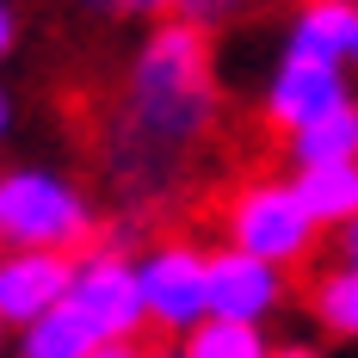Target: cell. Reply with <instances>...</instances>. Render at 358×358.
<instances>
[{
    "label": "cell",
    "mask_w": 358,
    "mask_h": 358,
    "mask_svg": "<svg viewBox=\"0 0 358 358\" xmlns=\"http://www.w3.org/2000/svg\"><path fill=\"white\" fill-rule=\"evenodd\" d=\"M216 117H222V87H216L210 37L179 19H161L124 74V106L106 143V167L130 192H155L216 130Z\"/></svg>",
    "instance_id": "obj_1"
},
{
    "label": "cell",
    "mask_w": 358,
    "mask_h": 358,
    "mask_svg": "<svg viewBox=\"0 0 358 358\" xmlns=\"http://www.w3.org/2000/svg\"><path fill=\"white\" fill-rule=\"evenodd\" d=\"M87 241H99V204L74 173L37 161L0 173V248L80 253Z\"/></svg>",
    "instance_id": "obj_2"
},
{
    "label": "cell",
    "mask_w": 358,
    "mask_h": 358,
    "mask_svg": "<svg viewBox=\"0 0 358 358\" xmlns=\"http://www.w3.org/2000/svg\"><path fill=\"white\" fill-rule=\"evenodd\" d=\"M222 248L253 253V259L290 272V266H303L309 253L322 248V229H315L309 210L296 204L290 179L253 173V179H241V185L222 198Z\"/></svg>",
    "instance_id": "obj_3"
},
{
    "label": "cell",
    "mask_w": 358,
    "mask_h": 358,
    "mask_svg": "<svg viewBox=\"0 0 358 358\" xmlns=\"http://www.w3.org/2000/svg\"><path fill=\"white\" fill-rule=\"evenodd\" d=\"M69 303L99 327L106 340H143L148 334V309H143V285H136V253L117 241H87L69 266Z\"/></svg>",
    "instance_id": "obj_4"
},
{
    "label": "cell",
    "mask_w": 358,
    "mask_h": 358,
    "mask_svg": "<svg viewBox=\"0 0 358 358\" xmlns=\"http://www.w3.org/2000/svg\"><path fill=\"white\" fill-rule=\"evenodd\" d=\"M136 285H143V309L155 334H192V327L210 315L204 303V248L185 241V235H167L148 253H136Z\"/></svg>",
    "instance_id": "obj_5"
},
{
    "label": "cell",
    "mask_w": 358,
    "mask_h": 358,
    "mask_svg": "<svg viewBox=\"0 0 358 358\" xmlns=\"http://www.w3.org/2000/svg\"><path fill=\"white\" fill-rule=\"evenodd\" d=\"M204 303H210L216 322L266 327L290 303V278H285V266H266V259H253V253L210 248L204 253Z\"/></svg>",
    "instance_id": "obj_6"
},
{
    "label": "cell",
    "mask_w": 358,
    "mask_h": 358,
    "mask_svg": "<svg viewBox=\"0 0 358 358\" xmlns=\"http://www.w3.org/2000/svg\"><path fill=\"white\" fill-rule=\"evenodd\" d=\"M340 99H352L346 62H315V56H290L285 50L278 69L266 74V87H259V117H266L278 136H296L303 124L327 117Z\"/></svg>",
    "instance_id": "obj_7"
},
{
    "label": "cell",
    "mask_w": 358,
    "mask_h": 358,
    "mask_svg": "<svg viewBox=\"0 0 358 358\" xmlns=\"http://www.w3.org/2000/svg\"><path fill=\"white\" fill-rule=\"evenodd\" d=\"M69 266L74 253H43V248H0V327H31L43 309L69 296Z\"/></svg>",
    "instance_id": "obj_8"
},
{
    "label": "cell",
    "mask_w": 358,
    "mask_h": 358,
    "mask_svg": "<svg viewBox=\"0 0 358 358\" xmlns=\"http://www.w3.org/2000/svg\"><path fill=\"white\" fill-rule=\"evenodd\" d=\"M290 192L309 210V222L334 235L358 216V161H322V167H290Z\"/></svg>",
    "instance_id": "obj_9"
},
{
    "label": "cell",
    "mask_w": 358,
    "mask_h": 358,
    "mask_svg": "<svg viewBox=\"0 0 358 358\" xmlns=\"http://www.w3.org/2000/svg\"><path fill=\"white\" fill-rule=\"evenodd\" d=\"M346 43H352V0H303L290 13V31H285L290 56L346 62Z\"/></svg>",
    "instance_id": "obj_10"
},
{
    "label": "cell",
    "mask_w": 358,
    "mask_h": 358,
    "mask_svg": "<svg viewBox=\"0 0 358 358\" xmlns=\"http://www.w3.org/2000/svg\"><path fill=\"white\" fill-rule=\"evenodd\" d=\"M99 346H106V334L87 322L69 296L56 309H43L31 327H19V358H93Z\"/></svg>",
    "instance_id": "obj_11"
},
{
    "label": "cell",
    "mask_w": 358,
    "mask_h": 358,
    "mask_svg": "<svg viewBox=\"0 0 358 358\" xmlns=\"http://www.w3.org/2000/svg\"><path fill=\"white\" fill-rule=\"evenodd\" d=\"M290 167H322V161H358V99H340V106L303 124L296 136H285Z\"/></svg>",
    "instance_id": "obj_12"
},
{
    "label": "cell",
    "mask_w": 358,
    "mask_h": 358,
    "mask_svg": "<svg viewBox=\"0 0 358 358\" xmlns=\"http://www.w3.org/2000/svg\"><path fill=\"white\" fill-rule=\"evenodd\" d=\"M179 358H272V334L266 327H248V322H204L192 327V334H179L173 340Z\"/></svg>",
    "instance_id": "obj_13"
},
{
    "label": "cell",
    "mask_w": 358,
    "mask_h": 358,
    "mask_svg": "<svg viewBox=\"0 0 358 358\" xmlns=\"http://www.w3.org/2000/svg\"><path fill=\"white\" fill-rule=\"evenodd\" d=\"M309 315H315L322 334L358 346V272L352 266H327L322 278L309 285Z\"/></svg>",
    "instance_id": "obj_14"
},
{
    "label": "cell",
    "mask_w": 358,
    "mask_h": 358,
    "mask_svg": "<svg viewBox=\"0 0 358 358\" xmlns=\"http://www.w3.org/2000/svg\"><path fill=\"white\" fill-rule=\"evenodd\" d=\"M241 13V0H167V19H179V25H192V31L210 37L216 25H229Z\"/></svg>",
    "instance_id": "obj_15"
},
{
    "label": "cell",
    "mask_w": 358,
    "mask_h": 358,
    "mask_svg": "<svg viewBox=\"0 0 358 358\" xmlns=\"http://www.w3.org/2000/svg\"><path fill=\"white\" fill-rule=\"evenodd\" d=\"M334 266H352V272H358V216L334 229Z\"/></svg>",
    "instance_id": "obj_16"
},
{
    "label": "cell",
    "mask_w": 358,
    "mask_h": 358,
    "mask_svg": "<svg viewBox=\"0 0 358 358\" xmlns=\"http://www.w3.org/2000/svg\"><path fill=\"white\" fill-rule=\"evenodd\" d=\"M13 43H19V13H13V0H0V62L13 56Z\"/></svg>",
    "instance_id": "obj_17"
},
{
    "label": "cell",
    "mask_w": 358,
    "mask_h": 358,
    "mask_svg": "<svg viewBox=\"0 0 358 358\" xmlns=\"http://www.w3.org/2000/svg\"><path fill=\"white\" fill-rule=\"evenodd\" d=\"M117 13H130V19H167V0H117Z\"/></svg>",
    "instance_id": "obj_18"
},
{
    "label": "cell",
    "mask_w": 358,
    "mask_h": 358,
    "mask_svg": "<svg viewBox=\"0 0 358 358\" xmlns=\"http://www.w3.org/2000/svg\"><path fill=\"white\" fill-rule=\"evenodd\" d=\"M136 352H143V340H106L93 358H136Z\"/></svg>",
    "instance_id": "obj_19"
},
{
    "label": "cell",
    "mask_w": 358,
    "mask_h": 358,
    "mask_svg": "<svg viewBox=\"0 0 358 358\" xmlns=\"http://www.w3.org/2000/svg\"><path fill=\"white\" fill-rule=\"evenodd\" d=\"M13 136V99H6V87H0V143Z\"/></svg>",
    "instance_id": "obj_20"
},
{
    "label": "cell",
    "mask_w": 358,
    "mask_h": 358,
    "mask_svg": "<svg viewBox=\"0 0 358 358\" xmlns=\"http://www.w3.org/2000/svg\"><path fill=\"white\" fill-rule=\"evenodd\" d=\"M346 62L358 69V0H352V43H346Z\"/></svg>",
    "instance_id": "obj_21"
},
{
    "label": "cell",
    "mask_w": 358,
    "mask_h": 358,
    "mask_svg": "<svg viewBox=\"0 0 358 358\" xmlns=\"http://www.w3.org/2000/svg\"><path fill=\"white\" fill-rule=\"evenodd\" d=\"M272 358H315L309 346H272Z\"/></svg>",
    "instance_id": "obj_22"
},
{
    "label": "cell",
    "mask_w": 358,
    "mask_h": 358,
    "mask_svg": "<svg viewBox=\"0 0 358 358\" xmlns=\"http://www.w3.org/2000/svg\"><path fill=\"white\" fill-rule=\"evenodd\" d=\"M136 358H179V352H173V346H143Z\"/></svg>",
    "instance_id": "obj_23"
},
{
    "label": "cell",
    "mask_w": 358,
    "mask_h": 358,
    "mask_svg": "<svg viewBox=\"0 0 358 358\" xmlns=\"http://www.w3.org/2000/svg\"><path fill=\"white\" fill-rule=\"evenodd\" d=\"M87 13H117V0H80Z\"/></svg>",
    "instance_id": "obj_24"
},
{
    "label": "cell",
    "mask_w": 358,
    "mask_h": 358,
    "mask_svg": "<svg viewBox=\"0 0 358 358\" xmlns=\"http://www.w3.org/2000/svg\"><path fill=\"white\" fill-rule=\"evenodd\" d=\"M0 346H6V327H0Z\"/></svg>",
    "instance_id": "obj_25"
}]
</instances>
